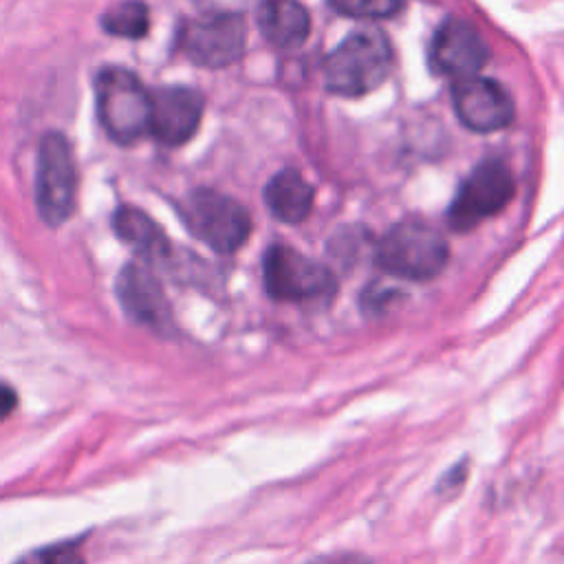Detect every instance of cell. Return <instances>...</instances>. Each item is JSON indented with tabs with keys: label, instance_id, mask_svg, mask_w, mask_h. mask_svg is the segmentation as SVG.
Returning a JSON list of instances; mask_svg holds the SVG:
<instances>
[{
	"label": "cell",
	"instance_id": "6da1fadb",
	"mask_svg": "<svg viewBox=\"0 0 564 564\" xmlns=\"http://www.w3.org/2000/svg\"><path fill=\"white\" fill-rule=\"evenodd\" d=\"M392 66V46L381 29L364 26L346 35L324 59L328 93L361 97L383 84Z\"/></svg>",
	"mask_w": 564,
	"mask_h": 564
},
{
	"label": "cell",
	"instance_id": "7a4b0ae2",
	"mask_svg": "<svg viewBox=\"0 0 564 564\" xmlns=\"http://www.w3.org/2000/svg\"><path fill=\"white\" fill-rule=\"evenodd\" d=\"M449 258L443 234L423 220L394 223L375 247V262L381 271L423 282L436 278Z\"/></svg>",
	"mask_w": 564,
	"mask_h": 564
},
{
	"label": "cell",
	"instance_id": "3957f363",
	"mask_svg": "<svg viewBox=\"0 0 564 564\" xmlns=\"http://www.w3.org/2000/svg\"><path fill=\"white\" fill-rule=\"evenodd\" d=\"M95 106L104 132L119 145H132L148 134L150 90L121 66H104L95 75Z\"/></svg>",
	"mask_w": 564,
	"mask_h": 564
},
{
	"label": "cell",
	"instance_id": "277c9868",
	"mask_svg": "<svg viewBox=\"0 0 564 564\" xmlns=\"http://www.w3.org/2000/svg\"><path fill=\"white\" fill-rule=\"evenodd\" d=\"M262 282L267 295L278 302L319 304L330 302L337 291L328 267L282 242H273L264 251Z\"/></svg>",
	"mask_w": 564,
	"mask_h": 564
},
{
	"label": "cell",
	"instance_id": "5b68a950",
	"mask_svg": "<svg viewBox=\"0 0 564 564\" xmlns=\"http://www.w3.org/2000/svg\"><path fill=\"white\" fill-rule=\"evenodd\" d=\"M35 209L48 227H59L75 212L77 165L70 141L48 130L37 143L35 161Z\"/></svg>",
	"mask_w": 564,
	"mask_h": 564
},
{
	"label": "cell",
	"instance_id": "8992f818",
	"mask_svg": "<svg viewBox=\"0 0 564 564\" xmlns=\"http://www.w3.org/2000/svg\"><path fill=\"white\" fill-rule=\"evenodd\" d=\"M178 209L187 229L218 253L238 251L251 234L249 212L238 200L216 189H192Z\"/></svg>",
	"mask_w": 564,
	"mask_h": 564
},
{
	"label": "cell",
	"instance_id": "52a82bcc",
	"mask_svg": "<svg viewBox=\"0 0 564 564\" xmlns=\"http://www.w3.org/2000/svg\"><path fill=\"white\" fill-rule=\"evenodd\" d=\"M247 26L242 13L203 11L198 18L183 20L176 48L196 66L223 68L238 62L245 53Z\"/></svg>",
	"mask_w": 564,
	"mask_h": 564
},
{
	"label": "cell",
	"instance_id": "ba28073f",
	"mask_svg": "<svg viewBox=\"0 0 564 564\" xmlns=\"http://www.w3.org/2000/svg\"><path fill=\"white\" fill-rule=\"evenodd\" d=\"M513 196V176L505 161L485 159L460 183L449 209L447 223L454 231H469L482 220L496 216Z\"/></svg>",
	"mask_w": 564,
	"mask_h": 564
},
{
	"label": "cell",
	"instance_id": "9c48e42d",
	"mask_svg": "<svg viewBox=\"0 0 564 564\" xmlns=\"http://www.w3.org/2000/svg\"><path fill=\"white\" fill-rule=\"evenodd\" d=\"M115 293L121 308L132 322L159 335H170L174 330L170 302L163 293L161 282L154 278L145 262H128L117 275Z\"/></svg>",
	"mask_w": 564,
	"mask_h": 564
},
{
	"label": "cell",
	"instance_id": "30bf717a",
	"mask_svg": "<svg viewBox=\"0 0 564 564\" xmlns=\"http://www.w3.org/2000/svg\"><path fill=\"white\" fill-rule=\"evenodd\" d=\"M458 121L474 132H496L513 121L516 108L507 88L489 77H467L452 86Z\"/></svg>",
	"mask_w": 564,
	"mask_h": 564
},
{
	"label": "cell",
	"instance_id": "8fae6325",
	"mask_svg": "<svg viewBox=\"0 0 564 564\" xmlns=\"http://www.w3.org/2000/svg\"><path fill=\"white\" fill-rule=\"evenodd\" d=\"M487 59L489 48L480 33L458 18H447L430 42V68L454 82L478 75Z\"/></svg>",
	"mask_w": 564,
	"mask_h": 564
},
{
	"label": "cell",
	"instance_id": "7c38bea8",
	"mask_svg": "<svg viewBox=\"0 0 564 564\" xmlns=\"http://www.w3.org/2000/svg\"><path fill=\"white\" fill-rule=\"evenodd\" d=\"M203 95L187 86H163L150 93L148 132L163 145L187 143L203 119Z\"/></svg>",
	"mask_w": 564,
	"mask_h": 564
},
{
	"label": "cell",
	"instance_id": "4fadbf2b",
	"mask_svg": "<svg viewBox=\"0 0 564 564\" xmlns=\"http://www.w3.org/2000/svg\"><path fill=\"white\" fill-rule=\"evenodd\" d=\"M256 20L264 40L278 48L300 46L311 31V15L297 0H260Z\"/></svg>",
	"mask_w": 564,
	"mask_h": 564
},
{
	"label": "cell",
	"instance_id": "5bb4252c",
	"mask_svg": "<svg viewBox=\"0 0 564 564\" xmlns=\"http://www.w3.org/2000/svg\"><path fill=\"white\" fill-rule=\"evenodd\" d=\"M315 189L293 167H282L264 185V203L284 223H302L313 209Z\"/></svg>",
	"mask_w": 564,
	"mask_h": 564
},
{
	"label": "cell",
	"instance_id": "9a60e30c",
	"mask_svg": "<svg viewBox=\"0 0 564 564\" xmlns=\"http://www.w3.org/2000/svg\"><path fill=\"white\" fill-rule=\"evenodd\" d=\"M112 229L121 242H126L143 260L165 258L172 249L165 231L143 209L132 205H119L112 214Z\"/></svg>",
	"mask_w": 564,
	"mask_h": 564
},
{
	"label": "cell",
	"instance_id": "2e32d148",
	"mask_svg": "<svg viewBox=\"0 0 564 564\" xmlns=\"http://www.w3.org/2000/svg\"><path fill=\"white\" fill-rule=\"evenodd\" d=\"M101 29L115 37L141 40L150 29V11L143 0H121L101 15Z\"/></svg>",
	"mask_w": 564,
	"mask_h": 564
},
{
	"label": "cell",
	"instance_id": "e0dca14e",
	"mask_svg": "<svg viewBox=\"0 0 564 564\" xmlns=\"http://www.w3.org/2000/svg\"><path fill=\"white\" fill-rule=\"evenodd\" d=\"M328 7L355 20H386L401 11L403 0H326Z\"/></svg>",
	"mask_w": 564,
	"mask_h": 564
},
{
	"label": "cell",
	"instance_id": "ac0fdd59",
	"mask_svg": "<svg viewBox=\"0 0 564 564\" xmlns=\"http://www.w3.org/2000/svg\"><path fill=\"white\" fill-rule=\"evenodd\" d=\"M15 564H84L82 544H79V540L48 544V546L26 553Z\"/></svg>",
	"mask_w": 564,
	"mask_h": 564
},
{
	"label": "cell",
	"instance_id": "d6986e66",
	"mask_svg": "<svg viewBox=\"0 0 564 564\" xmlns=\"http://www.w3.org/2000/svg\"><path fill=\"white\" fill-rule=\"evenodd\" d=\"M196 2L200 4L203 11H212V13H240L253 0H196Z\"/></svg>",
	"mask_w": 564,
	"mask_h": 564
},
{
	"label": "cell",
	"instance_id": "ffe728a7",
	"mask_svg": "<svg viewBox=\"0 0 564 564\" xmlns=\"http://www.w3.org/2000/svg\"><path fill=\"white\" fill-rule=\"evenodd\" d=\"M465 478H467V460H463L460 465H454L447 474H443L438 489L441 491H458V487L465 482Z\"/></svg>",
	"mask_w": 564,
	"mask_h": 564
},
{
	"label": "cell",
	"instance_id": "44dd1931",
	"mask_svg": "<svg viewBox=\"0 0 564 564\" xmlns=\"http://www.w3.org/2000/svg\"><path fill=\"white\" fill-rule=\"evenodd\" d=\"M306 564H370V562L359 553H330V555H319Z\"/></svg>",
	"mask_w": 564,
	"mask_h": 564
},
{
	"label": "cell",
	"instance_id": "7402d4cb",
	"mask_svg": "<svg viewBox=\"0 0 564 564\" xmlns=\"http://www.w3.org/2000/svg\"><path fill=\"white\" fill-rule=\"evenodd\" d=\"M15 405H18L15 390L9 383L0 381V421L7 419L15 410Z\"/></svg>",
	"mask_w": 564,
	"mask_h": 564
}]
</instances>
